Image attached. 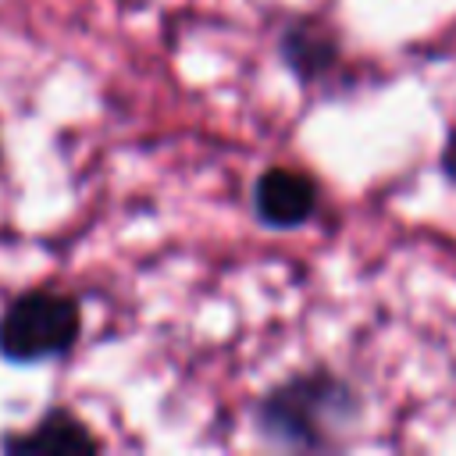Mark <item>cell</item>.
I'll list each match as a JSON object with an SVG mask.
<instances>
[{"label":"cell","instance_id":"277c9868","mask_svg":"<svg viewBox=\"0 0 456 456\" xmlns=\"http://www.w3.org/2000/svg\"><path fill=\"white\" fill-rule=\"evenodd\" d=\"M100 449H103V438L93 435V428L64 406L46 410L28 431L4 438V452H14V456H78V452H100Z\"/></svg>","mask_w":456,"mask_h":456},{"label":"cell","instance_id":"8992f818","mask_svg":"<svg viewBox=\"0 0 456 456\" xmlns=\"http://www.w3.org/2000/svg\"><path fill=\"white\" fill-rule=\"evenodd\" d=\"M438 167H442V175H445L449 182H456V128H452V132L445 135V142H442Z\"/></svg>","mask_w":456,"mask_h":456},{"label":"cell","instance_id":"7a4b0ae2","mask_svg":"<svg viewBox=\"0 0 456 456\" xmlns=\"http://www.w3.org/2000/svg\"><path fill=\"white\" fill-rule=\"evenodd\" d=\"M82 335V306L71 292L28 289L0 314V353L11 363H43L75 349Z\"/></svg>","mask_w":456,"mask_h":456},{"label":"cell","instance_id":"6da1fadb","mask_svg":"<svg viewBox=\"0 0 456 456\" xmlns=\"http://www.w3.org/2000/svg\"><path fill=\"white\" fill-rule=\"evenodd\" d=\"M363 417L360 388L317 363L274 381L253 406V431L271 449L289 452H321L338 449Z\"/></svg>","mask_w":456,"mask_h":456},{"label":"cell","instance_id":"3957f363","mask_svg":"<svg viewBox=\"0 0 456 456\" xmlns=\"http://www.w3.org/2000/svg\"><path fill=\"white\" fill-rule=\"evenodd\" d=\"M253 217L271 228V232H292L299 224H306L317 207H321V185L314 175L289 167V164H271L256 175L253 189Z\"/></svg>","mask_w":456,"mask_h":456},{"label":"cell","instance_id":"5b68a950","mask_svg":"<svg viewBox=\"0 0 456 456\" xmlns=\"http://www.w3.org/2000/svg\"><path fill=\"white\" fill-rule=\"evenodd\" d=\"M278 53H281V64L303 86H310V82L328 78L338 68V61H342V39L328 25H321L314 18H299V21H289L281 28Z\"/></svg>","mask_w":456,"mask_h":456}]
</instances>
